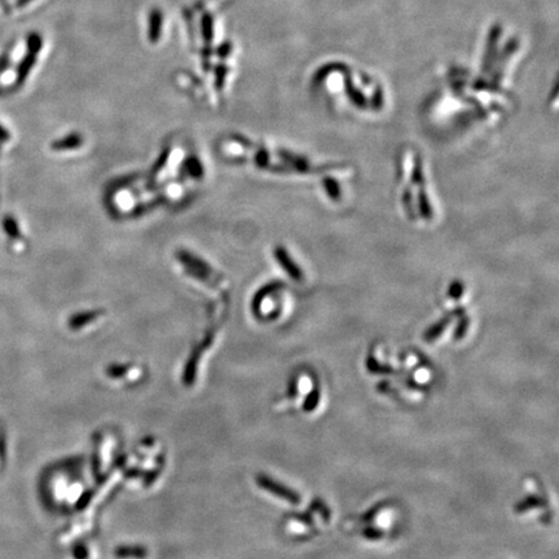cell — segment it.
I'll list each match as a JSON object with an SVG mask.
<instances>
[{"mask_svg":"<svg viewBox=\"0 0 559 559\" xmlns=\"http://www.w3.org/2000/svg\"><path fill=\"white\" fill-rule=\"evenodd\" d=\"M81 143V140L75 136H70L65 140H61L55 144V148L57 149H69V148H74L78 144Z\"/></svg>","mask_w":559,"mask_h":559,"instance_id":"cell-4","label":"cell"},{"mask_svg":"<svg viewBox=\"0 0 559 559\" xmlns=\"http://www.w3.org/2000/svg\"><path fill=\"white\" fill-rule=\"evenodd\" d=\"M257 482L258 485H261V488L267 489L270 494H276L280 499H284L286 501L291 503H300V497L298 494H295L294 491H291L289 488H286L285 485H280L277 482L272 480L270 478H267L266 476H257Z\"/></svg>","mask_w":559,"mask_h":559,"instance_id":"cell-1","label":"cell"},{"mask_svg":"<svg viewBox=\"0 0 559 559\" xmlns=\"http://www.w3.org/2000/svg\"><path fill=\"white\" fill-rule=\"evenodd\" d=\"M318 401H320V391L317 389H314L312 391L309 392L307 399L305 401L303 408L306 412H312V410H316Z\"/></svg>","mask_w":559,"mask_h":559,"instance_id":"cell-3","label":"cell"},{"mask_svg":"<svg viewBox=\"0 0 559 559\" xmlns=\"http://www.w3.org/2000/svg\"><path fill=\"white\" fill-rule=\"evenodd\" d=\"M545 505H546V501L540 496H528V497H526L524 500H522L521 503H518L514 506V512L521 514V512L531 510L535 508H541V506H545Z\"/></svg>","mask_w":559,"mask_h":559,"instance_id":"cell-2","label":"cell"},{"mask_svg":"<svg viewBox=\"0 0 559 559\" xmlns=\"http://www.w3.org/2000/svg\"><path fill=\"white\" fill-rule=\"evenodd\" d=\"M8 136H7V133H6V131L3 130L1 127H0V140L7 139Z\"/></svg>","mask_w":559,"mask_h":559,"instance_id":"cell-10","label":"cell"},{"mask_svg":"<svg viewBox=\"0 0 559 559\" xmlns=\"http://www.w3.org/2000/svg\"><path fill=\"white\" fill-rule=\"evenodd\" d=\"M16 228V224L15 222L12 220V219H8L7 222H6V229H7V232L10 233V234H17V231L15 229Z\"/></svg>","mask_w":559,"mask_h":559,"instance_id":"cell-9","label":"cell"},{"mask_svg":"<svg viewBox=\"0 0 559 559\" xmlns=\"http://www.w3.org/2000/svg\"><path fill=\"white\" fill-rule=\"evenodd\" d=\"M368 369L371 371V372L375 373V372H383V373H391L392 371L390 368H387V366H380L377 362L373 359V357H369V360H368Z\"/></svg>","mask_w":559,"mask_h":559,"instance_id":"cell-7","label":"cell"},{"mask_svg":"<svg viewBox=\"0 0 559 559\" xmlns=\"http://www.w3.org/2000/svg\"><path fill=\"white\" fill-rule=\"evenodd\" d=\"M378 512H380V508L377 506V508L372 509L371 512H366V514H365V515L363 517L364 522H369V521H372L373 518L375 517V514H377Z\"/></svg>","mask_w":559,"mask_h":559,"instance_id":"cell-8","label":"cell"},{"mask_svg":"<svg viewBox=\"0 0 559 559\" xmlns=\"http://www.w3.org/2000/svg\"><path fill=\"white\" fill-rule=\"evenodd\" d=\"M363 535L368 540L377 541L382 539L383 531L375 527H366L363 531Z\"/></svg>","mask_w":559,"mask_h":559,"instance_id":"cell-5","label":"cell"},{"mask_svg":"<svg viewBox=\"0 0 559 559\" xmlns=\"http://www.w3.org/2000/svg\"><path fill=\"white\" fill-rule=\"evenodd\" d=\"M311 510H316V512H320V514L324 517L325 521H329V518H330L329 509L326 508L325 503H323V501H320V500H315V501L312 503V505H311Z\"/></svg>","mask_w":559,"mask_h":559,"instance_id":"cell-6","label":"cell"}]
</instances>
